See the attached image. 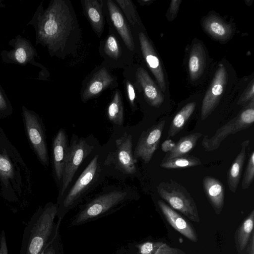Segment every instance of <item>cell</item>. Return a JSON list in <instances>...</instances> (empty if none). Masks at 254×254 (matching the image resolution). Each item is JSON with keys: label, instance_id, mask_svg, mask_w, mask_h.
<instances>
[{"label": "cell", "instance_id": "6", "mask_svg": "<svg viewBox=\"0 0 254 254\" xmlns=\"http://www.w3.org/2000/svg\"><path fill=\"white\" fill-rule=\"evenodd\" d=\"M157 191L161 198L172 208L178 210L192 221L200 222L194 200L181 184L172 179L162 182L157 186Z\"/></svg>", "mask_w": 254, "mask_h": 254}, {"label": "cell", "instance_id": "4", "mask_svg": "<svg viewBox=\"0 0 254 254\" xmlns=\"http://www.w3.org/2000/svg\"><path fill=\"white\" fill-rule=\"evenodd\" d=\"M237 79L235 72L230 64L225 60L221 61L202 101L200 113L202 121L212 114L225 96L234 91L238 83Z\"/></svg>", "mask_w": 254, "mask_h": 254}, {"label": "cell", "instance_id": "24", "mask_svg": "<svg viewBox=\"0 0 254 254\" xmlns=\"http://www.w3.org/2000/svg\"><path fill=\"white\" fill-rule=\"evenodd\" d=\"M202 135L201 133L196 132L182 137L175 143L173 148L166 153L162 161L187 155L195 146Z\"/></svg>", "mask_w": 254, "mask_h": 254}, {"label": "cell", "instance_id": "8", "mask_svg": "<svg viewBox=\"0 0 254 254\" xmlns=\"http://www.w3.org/2000/svg\"><path fill=\"white\" fill-rule=\"evenodd\" d=\"M92 149V147L83 139L72 141L67 146L64 163L61 197L65 193L79 166Z\"/></svg>", "mask_w": 254, "mask_h": 254}, {"label": "cell", "instance_id": "30", "mask_svg": "<svg viewBox=\"0 0 254 254\" xmlns=\"http://www.w3.org/2000/svg\"><path fill=\"white\" fill-rule=\"evenodd\" d=\"M130 24L132 25H140V19L136 7L130 0H116Z\"/></svg>", "mask_w": 254, "mask_h": 254}, {"label": "cell", "instance_id": "31", "mask_svg": "<svg viewBox=\"0 0 254 254\" xmlns=\"http://www.w3.org/2000/svg\"><path fill=\"white\" fill-rule=\"evenodd\" d=\"M41 254H64V246L60 233V225Z\"/></svg>", "mask_w": 254, "mask_h": 254}, {"label": "cell", "instance_id": "20", "mask_svg": "<svg viewBox=\"0 0 254 254\" xmlns=\"http://www.w3.org/2000/svg\"><path fill=\"white\" fill-rule=\"evenodd\" d=\"M129 254H185L181 250L162 242L147 241L129 245Z\"/></svg>", "mask_w": 254, "mask_h": 254}, {"label": "cell", "instance_id": "36", "mask_svg": "<svg viewBox=\"0 0 254 254\" xmlns=\"http://www.w3.org/2000/svg\"><path fill=\"white\" fill-rule=\"evenodd\" d=\"M181 2V0H175L171 1L167 14V18L169 20H172L176 16L178 12Z\"/></svg>", "mask_w": 254, "mask_h": 254}, {"label": "cell", "instance_id": "40", "mask_svg": "<svg viewBox=\"0 0 254 254\" xmlns=\"http://www.w3.org/2000/svg\"><path fill=\"white\" fill-rule=\"evenodd\" d=\"M175 143L172 140H165L162 144V150L166 153L171 150L174 147Z\"/></svg>", "mask_w": 254, "mask_h": 254}, {"label": "cell", "instance_id": "22", "mask_svg": "<svg viewBox=\"0 0 254 254\" xmlns=\"http://www.w3.org/2000/svg\"><path fill=\"white\" fill-rule=\"evenodd\" d=\"M53 162L55 175L59 181L62 179L64 163L67 148L66 134L61 129L57 134L53 144Z\"/></svg>", "mask_w": 254, "mask_h": 254}, {"label": "cell", "instance_id": "34", "mask_svg": "<svg viewBox=\"0 0 254 254\" xmlns=\"http://www.w3.org/2000/svg\"><path fill=\"white\" fill-rule=\"evenodd\" d=\"M245 89L243 88L242 93L239 97L237 103V105L243 107L247 105L249 102L254 99V83L253 78L248 83Z\"/></svg>", "mask_w": 254, "mask_h": 254}, {"label": "cell", "instance_id": "26", "mask_svg": "<svg viewBox=\"0 0 254 254\" xmlns=\"http://www.w3.org/2000/svg\"><path fill=\"white\" fill-rule=\"evenodd\" d=\"M196 107V102L191 101L185 104L173 118L168 131V137L175 136L184 127L193 114Z\"/></svg>", "mask_w": 254, "mask_h": 254}, {"label": "cell", "instance_id": "43", "mask_svg": "<svg viewBox=\"0 0 254 254\" xmlns=\"http://www.w3.org/2000/svg\"><path fill=\"white\" fill-rule=\"evenodd\" d=\"M0 254H2L1 251V248H0Z\"/></svg>", "mask_w": 254, "mask_h": 254}, {"label": "cell", "instance_id": "38", "mask_svg": "<svg viewBox=\"0 0 254 254\" xmlns=\"http://www.w3.org/2000/svg\"><path fill=\"white\" fill-rule=\"evenodd\" d=\"M241 254H254V232L245 249Z\"/></svg>", "mask_w": 254, "mask_h": 254}, {"label": "cell", "instance_id": "25", "mask_svg": "<svg viewBox=\"0 0 254 254\" xmlns=\"http://www.w3.org/2000/svg\"><path fill=\"white\" fill-rule=\"evenodd\" d=\"M254 210H252L235 233V243L238 254H241L245 249L254 232Z\"/></svg>", "mask_w": 254, "mask_h": 254}, {"label": "cell", "instance_id": "33", "mask_svg": "<svg viewBox=\"0 0 254 254\" xmlns=\"http://www.w3.org/2000/svg\"><path fill=\"white\" fill-rule=\"evenodd\" d=\"M104 50L110 57L118 59L121 55V50L118 40L114 35H109L105 42Z\"/></svg>", "mask_w": 254, "mask_h": 254}, {"label": "cell", "instance_id": "2", "mask_svg": "<svg viewBox=\"0 0 254 254\" xmlns=\"http://www.w3.org/2000/svg\"><path fill=\"white\" fill-rule=\"evenodd\" d=\"M58 205L50 202L32 216L23 232L20 254H41L61 221L55 223Z\"/></svg>", "mask_w": 254, "mask_h": 254}, {"label": "cell", "instance_id": "19", "mask_svg": "<svg viewBox=\"0 0 254 254\" xmlns=\"http://www.w3.org/2000/svg\"><path fill=\"white\" fill-rule=\"evenodd\" d=\"M114 77L105 68L94 73L82 94V99L86 101L97 96L113 82Z\"/></svg>", "mask_w": 254, "mask_h": 254}, {"label": "cell", "instance_id": "32", "mask_svg": "<svg viewBox=\"0 0 254 254\" xmlns=\"http://www.w3.org/2000/svg\"><path fill=\"white\" fill-rule=\"evenodd\" d=\"M254 179V151L249 155L242 182V188L245 190L252 184Z\"/></svg>", "mask_w": 254, "mask_h": 254}, {"label": "cell", "instance_id": "11", "mask_svg": "<svg viewBox=\"0 0 254 254\" xmlns=\"http://www.w3.org/2000/svg\"><path fill=\"white\" fill-rule=\"evenodd\" d=\"M208 55L203 43L194 39L188 59V71L191 83H197L202 79L208 67Z\"/></svg>", "mask_w": 254, "mask_h": 254}, {"label": "cell", "instance_id": "35", "mask_svg": "<svg viewBox=\"0 0 254 254\" xmlns=\"http://www.w3.org/2000/svg\"><path fill=\"white\" fill-rule=\"evenodd\" d=\"M12 166L9 160L0 154V174L4 178L11 177L12 175Z\"/></svg>", "mask_w": 254, "mask_h": 254}, {"label": "cell", "instance_id": "17", "mask_svg": "<svg viewBox=\"0 0 254 254\" xmlns=\"http://www.w3.org/2000/svg\"><path fill=\"white\" fill-rule=\"evenodd\" d=\"M202 186L207 198L215 213L219 214L224 204L225 188L223 184L212 176H205Z\"/></svg>", "mask_w": 254, "mask_h": 254}, {"label": "cell", "instance_id": "28", "mask_svg": "<svg viewBox=\"0 0 254 254\" xmlns=\"http://www.w3.org/2000/svg\"><path fill=\"white\" fill-rule=\"evenodd\" d=\"M201 164L199 158L187 154L162 161L160 166L167 169H180L196 166Z\"/></svg>", "mask_w": 254, "mask_h": 254}, {"label": "cell", "instance_id": "27", "mask_svg": "<svg viewBox=\"0 0 254 254\" xmlns=\"http://www.w3.org/2000/svg\"><path fill=\"white\" fill-rule=\"evenodd\" d=\"M109 120L113 123L121 126L124 120L122 98L119 90H116L107 109Z\"/></svg>", "mask_w": 254, "mask_h": 254}, {"label": "cell", "instance_id": "10", "mask_svg": "<svg viewBox=\"0 0 254 254\" xmlns=\"http://www.w3.org/2000/svg\"><path fill=\"white\" fill-rule=\"evenodd\" d=\"M165 124V121L161 120L142 133L134 151L135 160L140 158L145 163L150 162L159 146Z\"/></svg>", "mask_w": 254, "mask_h": 254}, {"label": "cell", "instance_id": "12", "mask_svg": "<svg viewBox=\"0 0 254 254\" xmlns=\"http://www.w3.org/2000/svg\"><path fill=\"white\" fill-rule=\"evenodd\" d=\"M116 146L114 157L117 167L125 174L131 175L136 173V160L132 150V136L124 133L116 140Z\"/></svg>", "mask_w": 254, "mask_h": 254}, {"label": "cell", "instance_id": "3", "mask_svg": "<svg viewBox=\"0 0 254 254\" xmlns=\"http://www.w3.org/2000/svg\"><path fill=\"white\" fill-rule=\"evenodd\" d=\"M132 198L127 190H112L101 194L80 207L69 227L78 226L113 213Z\"/></svg>", "mask_w": 254, "mask_h": 254}, {"label": "cell", "instance_id": "16", "mask_svg": "<svg viewBox=\"0 0 254 254\" xmlns=\"http://www.w3.org/2000/svg\"><path fill=\"white\" fill-rule=\"evenodd\" d=\"M203 29L210 36L219 41H227L231 39L234 28L219 16L209 14L201 20Z\"/></svg>", "mask_w": 254, "mask_h": 254}, {"label": "cell", "instance_id": "15", "mask_svg": "<svg viewBox=\"0 0 254 254\" xmlns=\"http://www.w3.org/2000/svg\"><path fill=\"white\" fill-rule=\"evenodd\" d=\"M136 78L143 91L144 98L151 106L158 108L164 103L166 95L142 67L136 71Z\"/></svg>", "mask_w": 254, "mask_h": 254}, {"label": "cell", "instance_id": "1", "mask_svg": "<svg viewBox=\"0 0 254 254\" xmlns=\"http://www.w3.org/2000/svg\"><path fill=\"white\" fill-rule=\"evenodd\" d=\"M77 27L68 1L55 0L41 13L36 24L37 39L54 54L63 52L70 36Z\"/></svg>", "mask_w": 254, "mask_h": 254}, {"label": "cell", "instance_id": "7", "mask_svg": "<svg viewBox=\"0 0 254 254\" xmlns=\"http://www.w3.org/2000/svg\"><path fill=\"white\" fill-rule=\"evenodd\" d=\"M254 122V99L243 107L235 117L219 128L211 137L204 136L201 145L207 151L216 150L228 135L250 127Z\"/></svg>", "mask_w": 254, "mask_h": 254}, {"label": "cell", "instance_id": "23", "mask_svg": "<svg viewBox=\"0 0 254 254\" xmlns=\"http://www.w3.org/2000/svg\"><path fill=\"white\" fill-rule=\"evenodd\" d=\"M82 2L87 18L94 31L100 37L103 32L104 26L102 1L100 0H84L82 1Z\"/></svg>", "mask_w": 254, "mask_h": 254}, {"label": "cell", "instance_id": "37", "mask_svg": "<svg viewBox=\"0 0 254 254\" xmlns=\"http://www.w3.org/2000/svg\"><path fill=\"white\" fill-rule=\"evenodd\" d=\"M126 92L127 96L128 101L129 102L130 106L132 108H134L135 107V93L134 89V87L131 83L127 80L126 82Z\"/></svg>", "mask_w": 254, "mask_h": 254}, {"label": "cell", "instance_id": "13", "mask_svg": "<svg viewBox=\"0 0 254 254\" xmlns=\"http://www.w3.org/2000/svg\"><path fill=\"white\" fill-rule=\"evenodd\" d=\"M25 125L30 140L41 161L48 163V152L43 132L36 117L27 111L24 112Z\"/></svg>", "mask_w": 254, "mask_h": 254}, {"label": "cell", "instance_id": "41", "mask_svg": "<svg viewBox=\"0 0 254 254\" xmlns=\"http://www.w3.org/2000/svg\"><path fill=\"white\" fill-rule=\"evenodd\" d=\"M5 107V102L0 93V109H3Z\"/></svg>", "mask_w": 254, "mask_h": 254}, {"label": "cell", "instance_id": "29", "mask_svg": "<svg viewBox=\"0 0 254 254\" xmlns=\"http://www.w3.org/2000/svg\"><path fill=\"white\" fill-rule=\"evenodd\" d=\"M34 56L32 47L25 40H21L13 53V58L18 63L26 64Z\"/></svg>", "mask_w": 254, "mask_h": 254}, {"label": "cell", "instance_id": "42", "mask_svg": "<svg viewBox=\"0 0 254 254\" xmlns=\"http://www.w3.org/2000/svg\"><path fill=\"white\" fill-rule=\"evenodd\" d=\"M138 2L140 3L141 5H146L150 4V3L151 2V0H138Z\"/></svg>", "mask_w": 254, "mask_h": 254}, {"label": "cell", "instance_id": "5", "mask_svg": "<svg viewBox=\"0 0 254 254\" xmlns=\"http://www.w3.org/2000/svg\"><path fill=\"white\" fill-rule=\"evenodd\" d=\"M98 158V155L94 156L70 190L59 198L57 203L58 220L62 221L66 214L81 201L93 184L99 173Z\"/></svg>", "mask_w": 254, "mask_h": 254}, {"label": "cell", "instance_id": "39", "mask_svg": "<svg viewBox=\"0 0 254 254\" xmlns=\"http://www.w3.org/2000/svg\"><path fill=\"white\" fill-rule=\"evenodd\" d=\"M0 244L2 254H8L4 230H2L0 233Z\"/></svg>", "mask_w": 254, "mask_h": 254}, {"label": "cell", "instance_id": "14", "mask_svg": "<svg viewBox=\"0 0 254 254\" xmlns=\"http://www.w3.org/2000/svg\"><path fill=\"white\" fill-rule=\"evenodd\" d=\"M158 206L168 222L178 232L190 241L196 242L197 237L193 226L162 200Z\"/></svg>", "mask_w": 254, "mask_h": 254}, {"label": "cell", "instance_id": "21", "mask_svg": "<svg viewBox=\"0 0 254 254\" xmlns=\"http://www.w3.org/2000/svg\"><path fill=\"white\" fill-rule=\"evenodd\" d=\"M249 144L250 140L248 139L242 143L241 150L234 160L227 173L228 186L229 190L233 193L236 192L240 182Z\"/></svg>", "mask_w": 254, "mask_h": 254}, {"label": "cell", "instance_id": "9", "mask_svg": "<svg viewBox=\"0 0 254 254\" xmlns=\"http://www.w3.org/2000/svg\"><path fill=\"white\" fill-rule=\"evenodd\" d=\"M138 39L142 56L153 74L157 85L165 95L168 93V83L161 62L150 41L142 32L138 33Z\"/></svg>", "mask_w": 254, "mask_h": 254}, {"label": "cell", "instance_id": "18", "mask_svg": "<svg viewBox=\"0 0 254 254\" xmlns=\"http://www.w3.org/2000/svg\"><path fill=\"white\" fill-rule=\"evenodd\" d=\"M107 6L111 20L126 46L132 51L134 42L129 26L116 3L111 0L107 1Z\"/></svg>", "mask_w": 254, "mask_h": 254}]
</instances>
